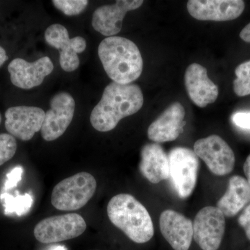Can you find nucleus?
<instances>
[{
    "label": "nucleus",
    "instance_id": "29",
    "mask_svg": "<svg viewBox=\"0 0 250 250\" xmlns=\"http://www.w3.org/2000/svg\"><path fill=\"white\" fill-rule=\"evenodd\" d=\"M8 59H9V57L6 55V51L4 50L3 47L0 46V67H1Z\"/></svg>",
    "mask_w": 250,
    "mask_h": 250
},
{
    "label": "nucleus",
    "instance_id": "31",
    "mask_svg": "<svg viewBox=\"0 0 250 250\" xmlns=\"http://www.w3.org/2000/svg\"><path fill=\"white\" fill-rule=\"evenodd\" d=\"M1 114H0V124H1Z\"/></svg>",
    "mask_w": 250,
    "mask_h": 250
},
{
    "label": "nucleus",
    "instance_id": "23",
    "mask_svg": "<svg viewBox=\"0 0 250 250\" xmlns=\"http://www.w3.org/2000/svg\"><path fill=\"white\" fill-rule=\"evenodd\" d=\"M17 150V142L9 134H0V166L11 160Z\"/></svg>",
    "mask_w": 250,
    "mask_h": 250
},
{
    "label": "nucleus",
    "instance_id": "27",
    "mask_svg": "<svg viewBox=\"0 0 250 250\" xmlns=\"http://www.w3.org/2000/svg\"><path fill=\"white\" fill-rule=\"evenodd\" d=\"M240 37L246 42H250V23L243 28L240 33Z\"/></svg>",
    "mask_w": 250,
    "mask_h": 250
},
{
    "label": "nucleus",
    "instance_id": "24",
    "mask_svg": "<svg viewBox=\"0 0 250 250\" xmlns=\"http://www.w3.org/2000/svg\"><path fill=\"white\" fill-rule=\"evenodd\" d=\"M22 172L23 168L21 166H17V167H14L6 175L7 179H6V183L4 184L5 190H10V189H12L16 187L18 184L21 182V179H22Z\"/></svg>",
    "mask_w": 250,
    "mask_h": 250
},
{
    "label": "nucleus",
    "instance_id": "5",
    "mask_svg": "<svg viewBox=\"0 0 250 250\" xmlns=\"http://www.w3.org/2000/svg\"><path fill=\"white\" fill-rule=\"evenodd\" d=\"M170 177L177 195L182 199L190 197L196 186L199 159L192 149L177 147L168 154Z\"/></svg>",
    "mask_w": 250,
    "mask_h": 250
},
{
    "label": "nucleus",
    "instance_id": "17",
    "mask_svg": "<svg viewBox=\"0 0 250 250\" xmlns=\"http://www.w3.org/2000/svg\"><path fill=\"white\" fill-rule=\"evenodd\" d=\"M184 117L185 109L182 104H172L149 125L148 138L156 143L174 141L183 131Z\"/></svg>",
    "mask_w": 250,
    "mask_h": 250
},
{
    "label": "nucleus",
    "instance_id": "26",
    "mask_svg": "<svg viewBox=\"0 0 250 250\" xmlns=\"http://www.w3.org/2000/svg\"><path fill=\"white\" fill-rule=\"evenodd\" d=\"M232 121L238 127L250 130V112L235 113L232 116Z\"/></svg>",
    "mask_w": 250,
    "mask_h": 250
},
{
    "label": "nucleus",
    "instance_id": "30",
    "mask_svg": "<svg viewBox=\"0 0 250 250\" xmlns=\"http://www.w3.org/2000/svg\"><path fill=\"white\" fill-rule=\"evenodd\" d=\"M50 250H67V249L64 246H58L53 247Z\"/></svg>",
    "mask_w": 250,
    "mask_h": 250
},
{
    "label": "nucleus",
    "instance_id": "22",
    "mask_svg": "<svg viewBox=\"0 0 250 250\" xmlns=\"http://www.w3.org/2000/svg\"><path fill=\"white\" fill-rule=\"evenodd\" d=\"M54 6L68 16H77L83 12L88 4L87 0H54Z\"/></svg>",
    "mask_w": 250,
    "mask_h": 250
},
{
    "label": "nucleus",
    "instance_id": "20",
    "mask_svg": "<svg viewBox=\"0 0 250 250\" xmlns=\"http://www.w3.org/2000/svg\"><path fill=\"white\" fill-rule=\"evenodd\" d=\"M0 200L4 207L5 215L16 213L19 216L25 215L32 207L33 198L29 194L14 197L10 194L2 193Z\"/></svg>",
    "mask_w": 250,
    "mask_h": 250
},
{
    "label": "nucleus",
    "instance_id": "21",
    "mask_svg": "<svg viewBox=\"0 0 250 250\" xmlns=\"http://www.w3.org/2000/svg\"><path fill=\"white\" fill-rule=\"evenodd\" d=\"M236 79L233 81V91L239 97L250 95V60L240 64L235 70Z\"/></svg>",
    "mask_w": 250,
    "mask_h": 250
},
{
    "label": "nucleus",
    "instance_id": "14",
    "mask_svg": "<svg viewBox=\"0 0 250 250\" xmlns=\"http://www.w3.org/2000/svg\"><path fill=\"white\" fill-rule=\"evenodd\" d=\"M143 2V0H119L115 4L99 7L93 13L92 25L104 36L116 35L121 30L126 14L139 9Z\"/></svg>",
    "mask_w": 250,
    "mask_h": 250
},
{
    "label": "nucleus",
    "instance_id": "12",
    "mask_svg": "<svg viewBox=\"0 0 250 250\" xmlns=\"http://www.w3.org/2000/svg\"><path fill=\"white\" fill-rule=\"evenodd\" d=\"M245 7L242 0H190L187 3L189 14L203 21H233L241 16Z\"/></svg>",
    "mask_w": 250,
    "mask_h": 250
},
{
    "label": "nucleus",
    "instance_id": "10",
    "mask_svg": "<svg viewBox=\"0 0 250 250\" xmlns=\"http://www.w3.org/2000/svg\"><path fill=\"white\" fill-rule=\"evenodd\" d=\"M45 39L49 45L59 51V62L64 71H75L78 68L80 63L78 54L86 48V41L83 37L76 36L70 39L66 28L54 24L46 29Z\"/></svg>",
    "mask_w": 250,
    "mask_h": 250
},
{
    "label": "nucleus",
    "instance_id": "11",
    "mask_svg": "<svg viewBox=\"0 0 250 250\" xmlns=\"http://www.w3.org/2000/svg\"><path fill=\"white\" fill-rule=\"evenodd\" d=\"M45 113L36 106H19L5 113V127L9 134L23 141H29L41 131Z\"/></svg>",
    "mask_w": 250,
    "mask_h": 250
},
{
    "label": "nucleus",
    "instance_id": "15",
    "mask_svg": "<svg viewBox=\"0 0 250 250\" xmlns=\"http://www.w3.org/2000/svg\"><path fill=\"white\" fill-rule=\"evenodd\" d=\"M161 232L174 250H188L193 238V223L173 210L162 212L159 218Z\"/></svg>",
    "mask_w": 250,
    "mask_h": 250
},
{
    "label": "nucleus",
    "instance_id": "25",
    "mask_svg": "<svg viewBox=\"0 0 250 250\" xmlns=\"http://www.w3.org/2000/svg\"><path fill=\"white\" fill-rule=\"evenodd\" d=\"M238 223L244 229L247 238L250 241V203L242 211L238 217Z\"/></svg>",
    "mask_w": 250,
    "mask_h": 250
},
{
    "label": "nucleus",
    "instance_id": "6",
    "mask_svg": "<svg viewBox=\"0 0 250 250\" xmlns=\"http://www.w3.org/2000/svg\"><path fill=\"white\" fill-rule=\"evenodd\" d=\"M86 227L84 219L77 213L54 215L39 222L34 234L40 243L50 244L77 238L84 232Z\"/></svg>",
    "mask_w": 250,
    "mask_h": 250
},
{
    "label": "nucleus",
    "instance_id": "19",
    "mask_svg": "<svg viewBox=\"0 0 250 250\" xmlns=\"http://www.w3.org/2000/svg\"><path fill=\"white\" fill-rule=\"evenodd\" d=\"M250 203V184L246 179L233 175L229 179L228 190L217 203L225 216L231 218Z\"/></svg>",
    "mask_w": 250,
    "mask_h": 250
},
{
    "label": "nucleus",
    "instance_id": "7",
    "mask_svg": "<svg viewBox=\"0 0 250 250\" xmlns=\"http://www.w3.org/2000/svg\"><path fill=\"white\" fill-rule=\"evenodd\" d=\"M194 152L205 161L212 173L225 176L234 168L235 155L228 143L218 135H211L197 141Z\"/></svg>",
    "mask_w": 250,
    "mask_h": 250
},
{
    "label": "nucleus",
    "instance_id": "1",
    "mask_svg": "<svg viewBox=\"0 0 250 250\" xmlns=\"http://www.w3.org/2000/svg\"><path fill=\"white\" fill-rule=\"evenodd\" d=\"M143 103L144 98L139 85L111 82L92 111L90 123L101 132L111 131L122 119L140 111Z\"/></svg>",
    "mask_w": 250,
    "mask_h": 250
},
{
    "label": "nucleus",
    "instance_id": "28",
    "mask_svg": "<svg viewBox=\"0 0 250 250\" xmlns=\"http://www.w3.org/2000/svg\"><path fill=\"white\" fill-rule=\"evenodd\" d=\"M243 170L246 176V179L250 184V154L246 159L244 166H243Z\"/></svg>",
    "mask_w": 250,
    "mask_h": 250
},
{
    "label": "nucleus",
    "instance_id": "18",
    "mask_svg": "<svg viewBox=\"0 0 250 250\" xmlns=\"http://www.w3.org/2000/svg\"><path fill=\"white\" fill-rule=\"evenodd\" d=\"M139 170L143 177L152 184L170 178L168 155L159 143H148L141 152Z\"/></svg>",
    "mask_w": 250,
    "mask_h": 250
},
{
    "label": "nucleus",
    "instance_id": "2",
    "mask_svg": "<svg viewBox=\"0 0 250 250\" xmlns=\"http://www.w3.org/2000/svg\"><path fill=\"white\" fill-rule=\"evenodd\" d=\"M100 61L110 79L121 84H129L142 74L143 61L139 47L121 36L104 39L98 47Z\"/></svg>",
    "mask_w": 250,
    "mask_h": 250
},
{
    "label": "nucleus",
    "instance_id": "4",
    "mask_svg": "<svg viewBox=\"0 0 250 250\" xmlns=\"http://www.w3.org/2000/svg\"><path fill=\"white\" fill-rule=\"evenodd\" d=\"M96 188V180L91 174L80 172L63 179L54 187L51 202L58 210H79L90 201Z\"/></svg>",
    "mask_w": 250,
    "mask_h": 250
},
{
    "label": "nucleus",
    "instance_id": "3",
    "mask_svg": "<svg viewBox=\"0 0 250 250\" xmlns=\"http://www.w3.org/2000/svg\"><path fill=\"white\" fill-rule=\"evenodd\" d=\"M107 214L110 221L134 243L143 244L154 236V225L149 212L129 194L112 197L108 204Z\"/></svg>",
    "mask_w": 250,
    "mask_h": 250
},
{
    "label": "nucleus",
    "instance_id": "9",
    "mask_svg": "<svg viewBox=\"0 0 250 250\" xmlns=\"http://www.w3.org/2000/svg\"><path fill=\"white\" fill-rule=\"evenodd\" d=\"M50 106L41 130V136L46 141H55L66 131L73 119L75 102L70 94L61 92L51 100Z\"/></svg>",
    "mask_w": 250,
    "mask_h": 250
},
{
    "label": "nucleus",
    "instance_id": "8",
    "mask_svg": "<svg viewBox=\"0 0 250 250\" xmlns=\"http://www.w3.org/2000/svg\"><path fill=\"white\" fill-rule=\"evenodd\" d=\"M225 216L218 207L199 210L193 223V238L202 250H218L225 234Z\"/></svg>",
    "mask_w": 250,
    "mask_h": 250
},
{
    "label": "nucleus",
    "instance_id": "13",
    "mask_svg": "<svg viewBox=\"0 0 250 250\" xmlns=\"http://www.w3.org/2000/svg\"><path fill=\"white\" fill-rule=\"evenodd\" d=\"M53 70V62L47 57H42L33 62L23 59H15L8 66L13 84L26 90L40 85Z\"/></svg>",
    "mask_w": 250,
    "mask_h": 250
},
{
    "label": "nucleus",
    "instance_id": "16",
    "mask_svg": "<svg viewBox=\"0 0 250 250\" xmlns=\"http://www.w3.org/2000/svg\"><path fill=\"white\" fill-rule=\"evenodd\" d=\"M184 82L189 98L199 107L205 108L218 98V86L208 78L207 69L200 64L192 63L187 67Z\"/></svg>",
    "mask_w": 250,
    "mask_h": 250
}]
</instances>
